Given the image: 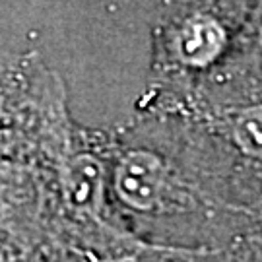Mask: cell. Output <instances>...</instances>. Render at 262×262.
<instances>
[{
  "mask_svg": "<svg viewBox=\"0 0 262 262\" xmlns=\"http://www.w3.org/2000/svg\"><path fill=\"white\" fill-rule=\"evenodd\" d=\"M105 158L115 215L144 247L212 253L262 224L220 200L177 115L142 113L105 136Z\"/></svg>",
  "mask_w": 262,
  "mask_h": 262,
  "instance_id": "cell-1",
  "label": "cell"
},
{
  "mask_svg": "<svg viewBox=\"0 0 262 262\" xmlns=\"http://www.w3.org/2000/svg\"><path fill=\"white\" fill-rule=\"evenodd\" d=\"M254 2L169 4L151 31V64L142 113L181 111L243 53Z\"/></svg>",
  "mask_w": 262,
  "mask_h": 262,
  "instance_id": "cell-2",
  "label": "cell"
},
{
  "mask_svg": "<svg viewBox=\"0 0 262 262\" xmlns=\"http://www.w3.org/2000/svg\"><path fill=\"white\" fill-rule=\"evenodd\" d=\"M247 237V235H245ZM241 237L239 241H235L231 247L222 249V251H215L210 253L204 258V262H256L254 260V254L251 251V247L247 243V239Z\"/></svg>",
  "mask_w": 262,
  "mask_h": 262,
  "instance_id": "cell-3",
  "label": "cell"
},
{
  "mask_svg": "<svg viewBox=\"0 0 262 262\" xmlns=\"http://www.w3.org/2000/svg\"><path fill=\"white\" fill-rule=\"evenodd\" d=\"M249 49L262 64V2H254L251 28H249Z\"/></svg>",
  "mask_w": 262,
  "mask_h": 262,
  "instance_id": "cell-4",
  "label": "cell"
},
{
  "mask_svg": "<svg viewBox=\"0 0 262 262\" xmlns=\"http://www.w3.org/2000/svg\"><path fill=\"white\" fill-rule=\"evenodd\" d=\"M245 239H247V243H249L251 251H253L254 260L262 262V224L258 225L256 229H253V231L247 235Z\"/></svg>",
  "mask_w": 262,
  "mask_h": 262,
  "instance_id": "cell-5",
  "label": "cell"
}]
</instances>
